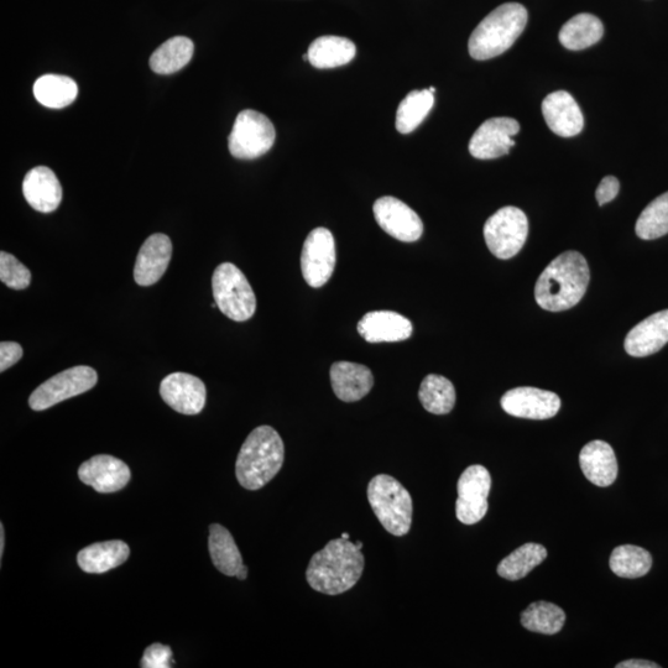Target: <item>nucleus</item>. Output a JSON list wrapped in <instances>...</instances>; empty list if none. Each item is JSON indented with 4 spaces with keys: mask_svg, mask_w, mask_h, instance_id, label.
<instances>
[{
    "mask_svg": "<svg viewBox=\"0 0 668 668\" xmlns=\"http://www.w3.org/2000/svg\"><path fill=\"white\" fill-rule=\"evenodd\" d=\"M591 280L586 258L578 252H566L550 263L535 287L537 304L546 311L572 309L583 299Z\"/></svg>",
    "mask_w": 668,
    "mask_h": 668,
    "instance_id": "f257e3e1",
    "label": "nucleus"
},
{
    "mask_svg": "<svg viewBox=\"0 0 668 668\" xmlns=\"http://www.w3.org/2000/svg\"><path fill=\"white\" fill-rule=\"evenodd\" d=\"M364 571V556L353 542L332 540L312 556L306 579L312 589L327 596H338L356 586Z\"/></svg>",
    "mask_w": 668,
    "mask_h": 668,
    "instance_id": "f03ea898",
    "label": "nucleus"
},
{
    "mask_svg": "<svg viewBox=\"0 0 668 668\" xmlns=\"http://www.w3.org/2000/svg\"><path fill=\"white\" fill-rule=\"evenodd\" d=\"M284 459V442L278 431L270 426L257 427L238 454L236 476L239 484L248 490L262 489L280 472Z\"/></svg>",
    "mask_w": 668,
    "mask_h": 668,
    "instance_id": "7ed1b4c3",
    "label": "nucleus"
},
{
    "mask_svg": "<svg viewBox=\"0 0 668 668\" xmlns=\"http://www.w3.org/2000/svg\"><path fill=\"white\" fill-rule=\"evenodd\" d=\"M527 10L519 3H506L484 18L469 38V55L474 60L493 59L508 51L527 24Z\"/></svg>",
    "mask_w": 668,
    "mask_h": 668,
    "instance_id": "20e7f679",
    "label": "nucleus"
},
{
    "mask_svg": "<svg viewBox=\"0 0 668 668\" xmlns=\"http://www.w3.org/2000/svg\"><path fill=\"white\" fill-rule=\"evenodd\" d=\"M368 500L380 524L389 534L405 536L411 529L412 498L403 484L388 474H379L370 480Z\"/></svg>",
    "mask_w": 668,
    "mask_h": 668,
    "instance_id": "39448f33",
    "label": "nucleus"
},
{
    "mask_svg": "<svg viewBox=\"0 0 668 668\" xmlns=\"http://www.w3.org/2000/svg\"><path fill=\"white\" fill-rule=\"evenodd\" d=\"M212 290L219 311L233 321H248L257 311V297L247 276L232 263L217 266L212 276Z\"/></svg>",
    "mask_w": 668,
    "mask_h": 668,
    "instance_id": "423d86ee",
    "label": "nucleus"
},
{
    "mask_svg": "<svg viewBox=\"0 0 668 668\" xmlns=\"http://www.w3.org/2000/svg\"><path fill=\"white\" fill-rule=\"evenodd\" d=\"M274 124L264 114L252 109L240 112L228 138L229 151L240 160L258 159L275 143Z\"/></svg>",
    "mask_w": 668,
    "mask_h": 668,
    "instance_id": "0eeeda50",
    "label": "nucleus"
},
{
    "mask_svg": "<svg viewBox=\"0 0 668 668\" xmlns=\"http://www.w3.org/2000/svg\"><path fill=\"white\" fill-rule=\"evenodd\" d=\"M529 234V221L518 207L508 206L494 213L485 223L484 238L490 252L499 259H510L523 249Z\"/></svg>",
    "mask_w": 668,
    "mask_h": 668,
    "instance_id": "6e6552de",
    "label": "nucleus"
},
{
    "mask_svg": "<svg viewBox=\"0 0 668 668\" xmlns=\"http://www.w3.org/2000/svg\"><path fill=\"white\" fill-rule=\"evenodd\" d=\"M97 382L96 370L87 365L66 369L35 389L30 395L29 405L34 411L48 410L62 401L87 393L95 388Z\"/></svg>",
    "mask_w": 668,
    "mask_h": 668,
    "instance_id": "1a4fd4ad",
    "label": "nucleus"
},
{
    "mask_svg": "<svg viewBox=\"0 0 668 668\" xmlns=\"http://www.w3.org/2000/svg\"><path fill=\"white\" fill-rule=\"evenodd\" d=\"M492 488V477L487 468L471 466L458 480L456 503L457 519L464 525H474L488 513V495Z\"/></svg>",
    "mask_w": 668,
    "mask_h": 668,
    "instance_id": "9d476101",
    "label": "nucleus"
},
{
    "mask_svg": "<svg viewBox=\"0 0 668 668\" xmlns=\"http://www.w3.org/2000/svg\"><path fill=\"white\" fill-rule=\"evenodd\" d=\"M336 268V242L327 228H316L302 248L301 270L307 284L322 287L332 278Z\"/></svg>",
    "mask_w": 668,
    "mask_h": 668,
    "instance_id": "9b49d317",
    "label": "nucleus"
},
{
    "mask_svg": "<svg viewBox=\"0 0 668 668\" xmlns=\"http://www.w3.org/2000/svg\"><path fill=\"white\" fill-rule=\"evenodd\" d=\"M373 212L379 227L400 242L414 243L424 233V223L419 215L398 198H379L374 203Z\"/></svg>",
    "mask_w": 668,
    "mask_h": 668,
    "instance_id": "f8f14e48",
    "label": "nucleus"
},
{
    "mask_svg": "<svg viewBox=\"0 0 668 668\" xmlns=\"http://www.w3.org/2000/svg\"><path fill=\"white\" fill-rule=\"evenodd\" d=\"M519 132L518 120L506 117L488 119L473 134L469 142V153L479 160L498 159L513 148V137Z\"/></svg>",
    "mask_w": 668,
    "mask_h": 668,
    "instance_id": "ddd939ff",
    "label": "nucleus"
},
{
    "mask_svg": "<svg viewBox=\"0 0 668 668\" xmlns=\"http://www.w3.org/2000/svg\"><path fill=\"white\" fill-rule=\"evenodd\" d=\"M501 407L506 414L520 419L547 420L560 411L561 399L551 391L523 386L505 393L501 398Z\"/></svg>",
    "mask_w": 668,
    "mask_h": 668,
    "instance_id": "4468645a",
    "label": "nucleus"
},
{
    "mask_svg": "<svg viewBox=\"0 0 668 668\" xmlns=\"http://www.w3.org/2000/svg\"><path fill=\"white\" fill-rule=\"evenodd\" d=\"M160 395L180 414L197 415L206 405L207 390L200 378L187 373H172L160 384Z\"/></svg>",
    "mask_w": 668,
    "mask_h": 668,
    "instance_id": "2eb2a0df",
    "label": "nucleus"
},
{
    "mask_svg": "<svg viewBox=\"0 0 668 668\" xmlns=\"http://www.w3.org/2000/svg\"><path fill=\"white\" fill-rule=\"evenodd\" d=\"M78 477L96 492L109 494L127 487L132 474L127 464L120 459L108 454H98L81 464Z\"/></svg>",
    "mask_w": 668,
    "mask_h": 668,
    "instance_id": "dca6fc26",
    "label": "nucleus"
},
{
    "mask_svg": "<svg viewBox=\"0 0 668 668\" xmlns=\"http://www.w3.org/2000/svg\"><path fill=\"white\" fill-rule=\"evenodd\" d=\"M171 239L156 233L145 240L138 253L134 268V280L140 286H151L163 278L171 262Z\"/></svg>",
    "mask_w": 668,
    "mask_h": 668,
    "instance_id": "f3484780",
    "label": "nucleus"
},
{
    "mask_svg": "<svg viewBox=\"0 0 668 668\" xmlns=\"http://www.w3.org/2000/svg\"><path fill=\"white\" fill-rule=\"evenodd\" d=\"M542 114L553 133L563 138L576 137L584 128V117L570 93L557 91L542 102Z\"/></svg>",
    "mask_w": 668,
    "mask_h": 668,
    "instance_id": "a211bd4d",
    "label": "nucleus"
},
{
    "mask_svg": "<svg viewBox=\"0 0 668 668\" xmlns=\"http://www.w3.org/2000/svg\"><path fill=\"white\" fill-rule=\"evenodd\" d=\"M414 327L409 318L393 311L368 312L358 323V332L369 343L406 341Z\"/></svg>",
    "mask_w": 668,
    "mask_h": 668,
    "instance_id": "6ab92c4d",
    "label": "nucleus"
},
{
    "mask_svg": "<svg viewBox=\"0 0 668 668\" xmlns=\"http://www.w3.org/2000/svg\"><path fill=\"white\" fill-rule=\"evenodd\" d=\"M668 343V310L654 313L636 325L625 338V351L631 357H647Z\"/></svg>",
    "mask_w": 668,
    "mask_h": 668,
    "instance_id": "aec40b11",
    "label": "nucleus"
},
{
    "mask_svg": "<svg viewBox=\"0 0 668 668\" xmlns=\"http://www.w3.org/2000/svg\"><path fill=\"white\" fill-rule=\"evenodd\" d=\"M23 193L29 205L41 213L56 211L62 201L60 181L46 166L35 167L25 175Z\"/></svg>",
    "mask_w": 668,
    "mask_h": 668,
    "instance_id": "412c9836",
    "label": "nucleus"
},
{
    "mask_svg": "<svg viewBox=\"0 0 668 668\" xmlns=\"http://www.w3.org/2000/svg\"><path fill=\"white\" fill-rule=\"evenodd\" d=\"M331 383L334 394L344 403H356L373 389L372 370L363 364L337 362L331 367Z\"/></svg>",
    "mask_w": 668,
    "mask_h": 668,
    "instance_id": "4be33fe9",
    "label": "nucleus"
},
{
    "mask_svg": "<svg viewBox=\"0 0 668 668\" xmlns=\"http://www.w3.org/2000/svg\"><path fill=\"white\" fill-rule=\"evenodd\" d=\"M579 464L584 476L597 487H609L617 480V457L607 442H589L579 454Z\"/></svg>",
    "mask_w": 668,
    "mask_h": 668,
    "instance_id": "5701e85b",
    "label": "nucleus"
},
{
    "mask_svg": "<svg viewBox=\"0 0 668 668\" xmlns=\"http://www.w3.org/2000/svg\"><path fill=\"white\" fill-rule=\"evenodd\" d=\"M129 555V546L123 541L99 542L80 551L77 563L83 572L101 574L123 565Z\"/></svg>",
    "mask_w": 668,
    "mask_h": 668,
    "instance_id": "b1692460",
    "label": "nucleus"
},
{
    "mask_svg": "<svg viewBox=\"0 0 668 668\" xmlns=\"http://www.w3.org/2000/svg\"><path fill=\"white\" fill-rule=\"evenodd\" d=\"M309 62L316 69L327 70L349 64L357 54L353 41L342 36H321L310 45Z\"/></svg>",
    "mask_w": 668,
    "mask_h": 668,
    "instance_id": "393cba45",
    "label": "nucleus"
},
{
    "mask_svg": "<svg viewBox=\"0 0 668 668\" xmlns=\"http://www.w3.org/2000/svg\"><path fill=\"white\" fill-rule=\"evenodd\" d=\"M208 547H210L213 565L217 570L224 576H237L238 571L243 567V558L236 541L226 527L218 524L211 525Z\"/></svg>",
    "mask_w": 668,
    "mask_h": 668,
    "instance_id": "a878e982",
    "label": "nucleus"
},
{
    "mask_svg": "<svg viewBox=\"0 0 668 668\" xmlns=\"http://www.w3.org/2000/svg\"><path fill=\"white\" fill-rule=\"evenodd\" d=\"M604 26L596 15L578 14L562 26L560 41L568 50L579 51L591 48L603 38Z\"/></svg>",
    "mask_w": 668,
    "mask_h": 668,
    "instance_id": "bb28decb",
    "label": "nucleus"
},
{
    "mask_svg": "<svg viewBox=\"0 0 668 668\" xmlns=\"http://www.w3.org/2000/svg\"><path fill=\"white\" fill-rule=\"evenodd\" d=\"M195 52L193 41L186 36H175L160 45L150 57V69L159 75H171L184 69Z\"/></svg>",
    "mask_w": 668,
    "mask_h": 668,
    "instance_id": "cd10ccee",
    "label": "nucleus"
},
{
    "mask_svg": "<svg viewBox=\"0 0 668 668\" xmlns=\"http://www.w3.org/2000/svg\"><path fill=\"white\" fill-rule=\"evenodd\" d=\"M77 83L72 78L62 75L41 76L34 83L36 101L44 107L61 109L76 101Z\"/></svg>",
    "mask_w": 668,
    "mask_h": 668,
    "instance_id": "c85d7f7f",
    "label": "nucleus"
},
{
    "mask_svg": "<svg viewBox=\"0 0 668 668\" xmlns=\"http://www.w3.org/2000/svg\"><path fill=\"white\" fill-rule=\"evenodd\" d=\"M419 398L422 406L431 414L446 415L456 405V389L447 378L430 374L422 380Z\"/></svg>",
    "mask_w": 668,
    "mask_h": 668,
    "instance_id": "c756f323",
    "label": "nucleus"
},
{
    "mask_svg": "<svg viewBox=\"0 0 668 668\" xmlns=\"http://www.w3.org/2000/svg\"><path fill=\"white\" fill-rule=\"evenodd\" d=\"M547 550L539 544H525L499 563L498 574L508 581H519L546 560Z\"/></svg>",
    "mask_w": 668,
    "mask_h": 668,
    "instance_id": "7c9ffc66",
    "label": "nucleus"
},
{
    "mask_svg": "<svg viewBox=\"0 0 668 668\" xmlns=\"http://www.w3.org/2000/svg\"><path fill=\"white\" fill-rule=\"evenodd\" d=\"M435 104V96L430 90L412 91L400 103L396 112L395 125L401 134H409L424 122Z\"/></svg>",
    "mask_w": 668,
    "mask_h": 668,
    "instance_id": "2f4dec72",
    "label": "nucleus"
},
{
    "mask_svg": "<svg viewBox=\"0 0 668 668\" xmlns=\"http://www.w3.org/2000/svg\"><path fill=\"white\" fill-rule=\"evenodd\" d=\"M610 570L621 578H640L646 576L652 567V556L643 547L623 545L612 552L609 560Z\"/></svg>",
    "mask_w": 668,
    "mask_h": 668,
    "instance_id": "473e14b6",
    "label": "nucleus"
},
{
    "mask_svg": "<svg viewBox=\"0 0 668 668\" xmlns=\"http://www.w3.org/2000/svg\"><path fill=\"white\" fill-rule=\"evenodd\" d=\"M565 621V612L549 602L532 603L521 614V624L525 629L545 635L560 633Z\"/></svg>",
    "mask_w": 668,
    "mask_h": 668,
    "instance_id": "72a5a7b5",
    "label": "nucleus"
},
{
    "mask_svg": "<svg viewBox=\"0 0 668 668\" xmlns=\"http://www.w3.org/2000/svg\"><path fill=\"white\" fill-rule=\"evenodd\" d=\"M635 231L638 237L644 240L666 236L668 233V192L657 197L641 212Z\"/></svg>",
    "mask_w": 668,
    "mask_h": 668,
    "instance_id": "f704fd0d",
    "label": "nucleus"
},
{
    "mask_svg": "<svg viewBox=\"0 0 668 668\" xmlns=\"http://www.w3.org/2000/svg\"><path fill=\"white\" fill-rule=\"evenodd\" d=\"M0 280L14 290H24L31 283V273L14 255L0 253Z\"/></svg>",
    "mask_w": 668,
    "mask_h": 668,
    "instance_id": "c9c22d12",
    "label": "nucleus"
},
{
    "mask_svg": "<svg viewBox=\"0 0 668 668\" xmlns=\"http://www.w3.org/2000/svg\"><path fill=\"white\" fill-rule=\"evenodd\" d=\"M172 651L169 646L153 644L145 650L140 666L143 668H169L172 667Z\"/></svg>",
    "mask_w": 668,
    "mask_h": 668,
    "instance_id": "e433bc0d",
    "label": "nucleus"
},
{
    "mask_svg": "<svg viewBox=\"0 0 668 668\" xmlns=\"http://www.w3.org/2000/svg\"><path fill=\"white\" fill-rule=\"evenodd\" d=\"M23 348L17 342L0 343V372L13 367L23 358Z\"/></svg>",
    "mask_w": 668,
    "mask_h": 668,
    "instance_id": "4c0bfd02",
    "label": "nucleus"
},
{
    "mask_svg": "<svg viewBox=\"0 0 668 668\" xmlns=\"http://www.w3.org/2000/svg\"><path fill=\"white\" fill-rule=\"evenodd\" d=\"M620 190V184L617 177L607 176L604 177L598 186L596 191L597 201L600 206L605 205L610 201H613L615 197L618 196Z\"/></svg>",
    "mask_w": 668,
    "mask_h": 668,
    "instance_id": "58836bf2",
    "label": "nucleus"
},
{
    "mask_svg": "<svg viewBox=\"0 0 668 668\" xmlns=\"http://www.w3.org/2000/svg\"><path fill=\"white\" fill-rule=\"evenodd\" d=\"M617 668H660V665L655 664V662L646 661V660H628L620 662Z\"/></svg>",
    "mask_w": 668,
    "mask_h": 668,
    "instance_id": "ea45409f",
    "label": "nucleus"
},
{
    "mask_svg": "<svg viewBox=\"0 0 668 668\" xmlns=\"http://www.w3.org/2000/svg\"><path fill=\"white\" fill-rule=\"evenodd\" d=\"M5 532H4V526L3 524H0V558L3 557L4 553V544H5Z\"/></svg>",
    "mask_w": 668,
    "mask_h": 668,
    "instance_id": "a19ab883",
    "label": "nucleus"
},
{
    "mask_svg": "<svg viewBox=\"0 0 668 668\" xmlns=\"http://www.w3.org/2000/svg\"><path fill=\"white\" fill-rule=\"evenodd\" d=\"M248 576V568L243 565L242 568L237 573V578L240 579V581H244V579H247Z\"/></svg>",
    "mask_w": 668,
    "mask_h": 668,
    "instance_id": "79ce46f5",
    "label": "nucleus"
},
{
    "mask_svg": "<svg viewBox=\"0 0 668 668\" xmlns=\"http://www.w3.org/2000/svg\"><path fill=\"white\" fill-rule=\"evenodd\" d=\"M356 545H357L359 550L363 549V542L358 541V542H356Z\"/></svg>",
    "mask_w": 668,
    "mask_h": 668,
    "instance_id": "37998d69",
    "label": "nucleus"
},
{
    "mask_svg": "<svg viewBox=\"0 0 668 668\" xmlns=\"http://www.w3.org/2000/svg\"><path fill=\"white\" fill-rule=\"evenodd\" d=\"M341 537H342V539L349 540V535L347 534V532H344V534H342Z\"/></svg>",
    "mask_w": 668,
    "mask_h": 668,
    "instance_id": "c03bdc74",
    "label": "nucleus"
},
{
    "mask_svg": "<svg viewBox=\"0 0 668 668\" xmlns=\"http://www.w3.org/2000/svg\"><path fill=\"white\" fill-rule=\"evenodd\" d=\"M429 90H430V92H432V93H435V92H436V88H435V87H430Z\"/></svg>",
    "mask_w": 668,
    "mask_h": 668,
    "instance_id": "a18cd8bd",
    "label": "nucleus"
}]
</instances>
